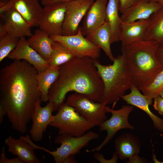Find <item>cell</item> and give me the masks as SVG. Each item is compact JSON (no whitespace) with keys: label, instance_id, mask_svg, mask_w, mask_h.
<instances>
[{"label":"cell","instance_id":"obj_1","mask_svg":"<svg viewBox=\"0 0 163 163\" xmlns=\"http://www.w3.org/2000/svg\"><path fill=\"white\" fill-rule=\"evenodd\" d=\"M37 73L24 60H14L0 70V106L13 129L22 134L27 132L36 104L41 100Z\"/></svg>","mask_w":163,"mask_h":163},{"label":"cell","instance_id":"obj_2","mask_svg":"<svg viewBox=\"0 0 163 163\" xmlns=\"http://www.w3.org/2000/svg\"><path fill=\"white\" fill-rule=\"evenodd\" d=\"M104 91L102 80L92 59L75 57L59 66L58 77L49 90V101L53 102L55 111L65 103L69 92L82 94L94 101L101 102Z\"/></svg>","mask_w":163,"mask_h":163},{"label":"cell","instance_id":"obj_3","mask_svg":"<svg viewBox=\"0 0 163 163\" xmlns=\"http://www.w3.org/2000/svg\"><path fill=\"white\" fill-rule=\"evenodd\" d=\"M159 45L154 41L144 40L122 46L133 84L140 90L149 85L163 69L156 56Z\"/></svg>","mask_w":163,"mask_h":163},{"label":"cell","instance_id":"obj_4","mask_svg":"<svg viewBox=\"0 0 163 163\" xmlns=\"http://www.w3.org/2000/svg\"><path fill=\"white\" fill-rule=\"evenodd\" d=\"M92 60L104 84L101 102L113 104V107L133 84L124 55L122 53L115 57L113 63L108 65H102L97 59Z\"/></svg>","mask_w":163,"mask_h":163},{"label":"cell","instance_id":"obj_5","mask_svg":"<svg viewBox=\"0 0 163 163\" xmlns=\"http://www.w3.org/2000/svg\"><path fill=\"white\" fill-rule=\"evenodd\" d=\"M57 111L49 126L57 129L59 135L80 136L95 126L65 103Z\"/></svg>","mask_w":163,"mask_h":163},{"label":"cell","instance_id":"obj_6","mask_svg":"<svg viewBox=\"0 0 163 163\" xmlns=\"http://www.w3.org/2000/svg\"><path fill=\"white\" fill-rule=\"evenodd\" d=\"M99 134L89 131L83 135L78 137L66 135H59L55 139L56 144H60V146L56 150L50 151L45 148L35 145V149L43 150L51 155L56 163H63L68 156L75 155L86 146L91 141L99 138Z\"/></svg>","mask_w":163,"mask_h":163},{"label":"cell","instance_id":"obj_7","mask_svg":"<svg viewBox=\"0 0 163 163\" xmlns=\"http://www.w3.org/2000/svg\"><path fill=\"white\" fill-rule=\"evenodd\" d=\"M65 103L95 126H99L107 119L105 102H95L82 94L75 92L68 97Z\"/></svg>","mask_w":163,"mask_h":163},{"label":"cell","instance_id":"obj_8","mask_svg":"<svg viewBox=\"0 0 163 163\" xmlns=\"http://www.w3.org/2000/svg\"><path fill=\"white\" fill-rule=\"evenodd\" d=\"M134 107L131 105H123L120 109L115 110L106 105L105 107L106 112L111 113L112 116L110 119L104 121L99 126V131H106L107 136L100 145L92 149L86 150V152H89L100 151L108 144L120 129H134V127L129 123L128 119L129 114Z\"/></svg>","mask_w":163,"mask_h":163},{"label":"cell","instance_id":"obj_9","mask_svg":"<svg viewBox=\"0 0 163 163\" xmlns=\"http://www.w3.org/2000/svg\"><path fill=\"white\" fill-rule=\"evenodd\" d=\"M50 37L63 44L76 57L98 59L100 57L101 49L84 37L80 27L77 33L74 35H52Z\"/></svg>","mask_w":163,"mask_h":163},{"label":"cell","instance_id":"obj_10","mask_svg":"<svg viewBox=\"0 0 163 163\" xmlns=\"http://www.w3.org/2000/svg\"><path fill=\"white\" fill-rule=\"evenodd\" d=\"M66 2L56 3L43 8L38 27L50 36L62 35Z\"/></svg>","mask_w":163,"mask_h":163},{"label":"cell","instance_id":"obj_11","mask_svg":"<svg viewBox=\"0 0 163 163\" xmlns=\"http://www.w3.org/2000/svg\"><path fill=\"white\" fill-rule=\"evenodd\" d=\"M94 2V0H73L66 2L62 35H72L77 33L81 20Z\"/></svg>","mask_w":163,"mask_h":163},{"label":"cell","instance_id":"obj_12","mask_svg":"<svg viewBox=\"0 0 163 163\" xmlns=\"http://www.w3.org/2000/svg\"><path fill=\"white\" fill-rule=\"evenodd\" d=\"M38 0H7L0 7V15L10 9L17 11L32 27L38 26L43 8Z\"/></svg>","mask_w":163,"mask_h":163},{"label":"cell","instance_id":"obj_13","mask_svg":"<svg viewBox=\"0 0 163 163\" xmlns=\"http://www.w3.org/2000/svg\"><path fill=\"white\" fill-rule=\"evenodd\" d=\"M41 101H39L36 104L34 111L32 117V123L29 133L32 139L35 142L43 139V133L48 126L53 120L54 104L53 102H49L44 107L41 106Z\"/></svg>","mask_w":163,"mask_h":163},{"label":"cell","instance_id":"obj_14","mask_svg":"<svg viewBox=\"0 0 163 163\" xmlns=\"http://www.w3.org/2000/svg\"><path fill=\"white\" fill-rule=\"evenodd\" d=\"M7 57L14 60H25L34 67L38 72H43L50 66L49 62L29 45L25 37L19 39L17 46Z\"/></svg>","mask_w":163,"mask_h":163},{"label":"cell","instance_id":"obj_15","mask_svg":"<svg viewBox=\"0 0 163 163\" xmlns=\"http://www.w3.org/2000/svg\"><path fill=\"white\" fill-rule=\"evenodd\" d=\"M107 0H96L85 15L82 26L79 27L82 35L86 36L106 21Z\"/></svg>","mask_w":163,"mask_h":163},{"label":"cell","instance_id":"obj_16","mask_svg":"<svg viewBox=\"0 0 163 163\" xmlns=\"http://www.w3.org/2000/svg\"><path fill=\"white\" fill-rule=\"evenodd\" d=\"M1 17L4 20L3 24L8 34L19 39L30 37L32 35L31 27L14 9H10L7 10Z\"/></svg>","mask_w":163,"mask_h":163},{"label":"cell","instance_id":"obj_17","mask_svg":"<svg viewBox=\"0 0 163 163\" xmlns=\"http://www.w3.org/2000/svg\"><path fill=\"white\" fill-rule=\"evenodd\" d=\"M128 94L124 95L121 98L130 105L136 107L145 112L152 121L154 127L159 132L163 133V119L161 118L152 113L149 106L152 104V100L142 94L139 90L133 84Z\"/></svg>","mask_w":163,"mask_h":163},{"label":"cell","instance_id":"obj_18","mask_svg":"<svg viewBox=\"0 0 163 163\" xmlns=\"http://www.w3.org/2000/svg\"><path fill=\"white\" fill-rule=\"evenodd\" d=\"M162 8L154 0H139L128 8L120 17L122 21L126 22L147 19Z\"/></svg>","mask_w":163,"mask_h":163},{"label":"cell","instance_id":"obj_19","mask_svg":"<svg viewBox=\"0 0 163 163\" xmlns=\"http://www.w3.org/2000/svg\"><path fill=\"white\" fill-rule=\"evenodd\" d=\"M149 22V18L132 22L122 21L119 37L122 46L145 40Z\"/></svg>","mask_w":163,"mask_h":163},{"label":"cell","instance_id":"obj_20","mask_svg":"<svg viewBox=\"0 0 163 163\" xmlns=\"http://www.w3.org/2000/svg\"><path fill=\"white\" fill-rule=\"evenodd\" d=\"M115 148L118 158L121 160L129 159L139 153L141 143L139 139L135 135L124 133L115 139Z\"/></svg>","mask_w":163,"mask_h":163},{"label":"cell","instance_id":"obj_21","mask_svg":"<svg viewBox=\"0 0 163 163\" xmlns=\"http://www.w3.org/2000/svg\"><path fill=\"white\" fill-rule=\"evenodd\" d=\"M5 143L8 147V151L13 155H17L24 163L41 162L34 153L32 146L25 140L9 136L5 139Z\"/></svg>","mask_w":163,"mask_h":163},{"label":"cell","instance_id":"obj_22","mask_svg":"<svg viewBox=\"0 0 163 163\" xmlns=\"http://www.w3.org/2000/svg\"><path fill=\"white\" fill-rule=\"evenodd\" d=\"M111 31L107 22L86 36V38L94 45L102 49L110 60L113 61L115 57L112 53L111 44Z\"/></svg>","mask_w":163,"mask_h":163},{"label":"cell","instance_id":"obj_23","mask_svg":"<svg viewBox=\"0 0 163 163\" xmlns=\"http://www.w3.org/2000/svg\"><path fill=\"white\" fill-rule=\"evenodd\" d=\"M53 40L46 32L40 28L35 30L27 40L29 45L49 62L52 51Z\"/></svg>","mask_w":163,"mask_h":163},{"label":"cell","instance_id":"obj_24","mask_svg":"<svg viewBox=\"0 0 163 163\" xmlns=\"http://www.w3.org/2000/svg\"><path fill=\"white\" fill-rule=\"evenodd\" d=\"M119 0H108L106 10V21L109 24L111 31V44L119 40L122 21L120 16Z\"/></svg>","mask_w":163,"mask_h":163},{"label":"cell","instance_id":"obj_25","mask_svg":"<svg viewBox=\"0 0 163 163\" xmlns=\"http://www.w3.org/2000/svg\"><path fill=\"white\" fill-rule=\"evenodd\" d=\"M59 67L50 66L45 71L38 72L36 76L42 102L49 101V91L59 75Z\"/></svg>","mask_w":163,"mask_h":163},{"label":"cell","instance_id":"obj_26","mask_svg":"<svg viewBox=\"0 0 163 163\" xmlns=\"http://www.w3.org/2000/svg\"><path fill=\"white\" fill-rule=\"evenodd\" d=\"M145 40L154 41L159 44H163V8L154 13L149 18Z\"/></svg>","mask_w":163,"mask_h":163},{"label":"cell","instance_id":"obj_27","mask_svg":"<svg viewBox=\"0 0 163 163\" xmlns=\"http://www.w3.org/2000/svg\"><path fill=\"white\" fill-rule=\"evenodd\" d=\"M52 51L49 62L50 66L59 67L74 57H76L60 43L53 40Z\"/></svg>","mask_w":163,"mask_h":163},{"label":"cell","instance_id":"obj_28","mask_svg":"<svg viewBox=\"0 0 163 163\" xmlns=\"http://www.w3.org/2000/svg\"><path fill=\"white\" fill-rule=\"evenodd\" d=\"M19 38L13 37L8 34L0 38V62L16 47Z\"/></svg>","mask_w":163,"mask_h":163},{"label":"cell","instance_id":"obj_29","mask_svg":"<svg viewBox=\"0 0 163 163\" xmlns=\"http://www.w3.org/2000/svg\"><path fill=\"white\" fill-rule=\"evenodd\" d=\"M163 89V69L155 77L152 82L142 91L143 94L149 99H152L159 95Z\"/></svg>","mask_w":163,"mask_h":163},{"label":"cell","instance_id":"obj_30","mask_svg":"<svg viewBox=\"0 0 163 163\" xmlns=\"http://www.w3.org/2000/svg\"><path fill=\"white\" fill-rule=\"evenodd\" d=\"M93 157L101 163H116L118 157L115 152L112 158L110 159H106L103 154L97 151L95 152L93 155Z\"/></svg>","mask_w":163,"mask_h":163},{"label":"cell","instance_id":"obj_31","mask_svg":"<svg viewBox=\"0 0 163 163\" xmlns=\"http://www.w3.org/2000/svg\"><path fill=\"white\" fill-rule=\"evenodd\" d=\"M0 163H24L18 157L8 158L5 155L4 146L2 148V153L0 158Z\"/></svg>","mask_w":163,"mask_h":163},{"label":"cell","instance_id":"obj_32","mask_svg":"<svg viewBox=\"0 0 163 163\" xmlns=\"http://www.w3.org/2000/svg\"><path fill=\"white\" fill-rule=\"evenodd\" d=\"M153 107L158 113L163 116V98L158 95L154 99Z\"/></svg>","mask_w":163,"mask_h":163},{"label":"cell","instance_id":"obj_33","mask_svg":"<svg viewBox=\"0 0 163 163\" xmlns=\"http://www.w3.org/2000/svg\"><path fill=\"white\" fill-rule=\"evenodd\" d=\"M139 0H119L120 12L122 14L128 8Z\"/></svg>","mask_w":163,"mask_h":163},{"label":"cell","instance_id":"obj_34","mask_svg":"<svg viewBox=\"0 0 163 163\" xmlns=\"http://www.w3.org/2000/svg\"><path fill=\"white\" fill-rule=\"evenodd\" d=\"M157 59L163 65V44H159L156 52Z\"/></svg>","mask_w":163,"mask_h":163},{"label":"cell","instance_id":"obj_35","mask_svg":"<svg viewBox=\"0 0 163 163\" xmlns=\"http://www.w3.org/2000/svg\"><path fill=\"white\" fill-rule=\"evenodd\" d=\"M73 0H42L41 4L44 6H46L56 3L67 2Z\"/></svg>","mask_w":163,"mask_h":163},{"label":"cell","instance_id":"obj_36","mask_svg":"<svg viewBox=\"0 0 163 163\" xmlns=\"http://www.w3.org/2000/svg\"><path fill=\"white\" fill-rule=\"evenodd\" d=\"M146 160L143 159L137 155L129 159L128 163H144L146 162Z\"/></svg>","mask_w":163,"mask_h":163},{"label":"cell","instance_id":"obj_37","mask_svg":"<svg viewBox=\"0 0 163 163\" xmlns=\"http://www.w3.org/2000/svg\"><path fill=\"white\" fill-rule=\"evenodd\" d=\"M75 155H71L67 157L64 160L63 163H76L78 161L75 158Z\"/></svg>","mask_w":163,"mask_h":163},{"label":"cell","instance_id":"obj_38","mask_svg":"<svg viewBox=\"0 0 163 163\" xmlns=\"http://www.w3.org/2000/svg\"><path fill=\"white\" fill-rule=\"evenodd\" d=\"M7 32L3 24L0 25V38L7 34Z\"/></svg>","mask_w":163,"mask_h":163},{"label":"cell","instance_id":"obj_39","mask_svg":"<svg viewBox=\"0 0 163 163\" xmlns=\"http://www.w3.org/2000/svg\"><path fill=\"white\" fill-rule=\"evenodd\" d=\"M6 115L5 111L2 106H0V124L3 121V117Z\"/></svg>","mask_w":163,"mask_h":163},{"label":"cell","instance_id":"obj_40","mask_svg":"<svg viewBox=\"0 0 163 163\" xmlns=\"http://www.w3.org/2000/svg\"><path fill=\"white\" fill-rule=\"evenodd\" d=\"M159 5H160L163 8V0H154Z\"/></svg>","mask_w":163,"mask_h":163},{"label":"cell","instance_id":"obj_41","mask_svg":"<svg viewBox=\"0 0 163 163\" xmlns=\"http://www.w3.org/2000/svg\"><path fill=\"white\" fill-rule=\"evenodd\" d=\"M7 0H0V7L3 6L7 2Z\"/></svg>","mask_w":163,"mask_h":163},{"label":"cell","instance_id":"obj_42","mask_svg":"<svg viewBox=\"0 0 163 163\" xmlns=\"http://www.w3.org/2000/svg\"><path fill=\"white\" fill-rule=\"evenodd\" d=\"M159 95L162 98H163V89L161 90L160 92Z\"/></svg>","mask_w":163,"mask_h":163},{"label":"cell","instance_id":"obj_43","mask_svg":"<svg viewBox=\"0 0 163 163\" xmlns=\"http://www.w3.org/2000/svg\"><path fill=\"white\" fill-rule=\"evenodd\" d=\"M38 0V1L40 0V1H41L42 0Z\"/></svg>","mask_w":163,"mask_h":163}]
</instances>
